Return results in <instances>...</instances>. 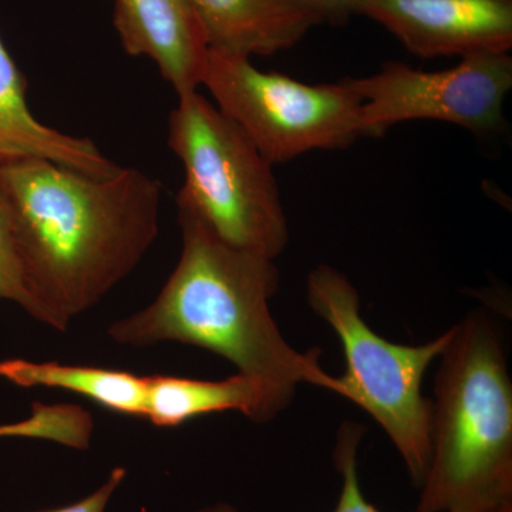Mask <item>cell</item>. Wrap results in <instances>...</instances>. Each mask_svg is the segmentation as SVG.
Segmentation results:
<instances>
[{
  "mask_svg": "<svg viewBox=\"0 0 512 512\" xmlns=\"http://www.w3.org/2000/svg\"><path fill=\"white\" fill-rule=\"evenodd\" d=\"M0 188L39 322L60 332L133 274L160 229L161 185L138 168L101 178L20 158L0 163Z\"/></svg>",
  "mask_w": 512,
  "mask_h": 512,
  "instance_id": "1",
  "label": "cell"
},
{
  "mask_svg": "<svg viewBox=\"0 0 512 512\" xmlns=\"http://www.w3.org/2000/svg\"><path fill=\"white\" fill-rule=\"evenodd\" d=\"M180 261L154 302L109 328L120 345L178 342L224 357L241 375L295 397L299 384L340 394L319 350L299 352L271 313L281 275L274 259L232 247L194 212L178 208Z\"/></svg>",
  "mask_w": 512,
  "mask_h": 512,
  "instance_id": "2",
  "label": "cell"
},
{
  "mask_svg": "<svg viewBox=\"0 0 512 512\" xmlns=\"http://www.w3.org/2000/svg\"><path fill=\"white\" fill-rule=\"evenodd\" d=\"M431 450L417 512L512 508V382L503 335L481 309L437 359Z\"/></svg>",
  "mask_w": 512,
  "mask_h": 512,
  "instance_id": "3",
  "label": "cell"
},
{
  "mask_svg": "<svg viewBox=\"0 0 512 512\" xmlns=\"http://www.w3.org/2000/svg\"><path fill=\"white\" fill-rule=\"evenodd\" d=\"M168 146L184 167L178 208L232 247L274 261L285 251L289 227L274 165L200 90L178 96Z\"/></svg>",
  "mask_w": 512,
  "mask_h": 512,
  "instance_id": "4",
  "label": "cell"
},
{
  "mask_svg": "<svg viewBox=\"0 0 512 512\" xmlns=\"http://www.w3.org/2000/svg\"><path fill=\"white\" fill-rule=\"evenodd\" d=\"M309 308L328 323L346 359L339 376L343 399L365 410L382 427L417 488L423 484L431 450V399L421 393L424 375L450 339V329L423 345H402L377 335L360 312L352 281L328 264L306 281Z\"/></svg>",
  "mask_w": 512,
  "mask_h": 512,
  "instance_id": "5",
  "label": "cell"
},
{
  "mask_svg": "<svg viewBox=\"0 0 512 512\" xmlns=\"http://www.w3.org/2000/svg\"><path fill=\"white\" fill-rule=\"evenodd\" d=\"M201 87L272 165L362 138V100L346 79L306 84L262 72L251 57L210 49Z\"/></svg>",
  "mask_w": 512,
  "mask_h": 512,
  "instance_id": "6",
  "label": "cell"
},
{
  "mask_svg": "<svg viewBox=\"0 0 512 512\" xmlns=\"http://www.w3.org/2000/svg\"><path fill=\"white\" fill-rule=\"evenodd\" d=\"M346 82L362 100V137H383L396 124L412 120L444 121L484 137L504 130L512 57L480 53L440 72L387 62L372 76L346 77Z\"/></svg>",
  "mask_w": 512,
  "mask_h": 512,
  "instance_id": "7",
  "label": "cell"
},
{
  "mask_svg": "<svg viewBox=\"0 0 512 512\" xmlns=\"http://www.w3.org/2000/svg\"><path fill=\"white\" fill-rule=\"evenodd\" d=\"M410 53L434 57L510 53L512 0H353Z\"/></svg>",
  "mask_w": 512,
  "mask_h": 512,
  "instance_id": "8",
  "label": "cell"
},
{
  "mask_svg": "<svg viewBox=\"0 0 512 512\" xmlns=\"http://www.w3.org/2000/svg\"><path fill=\"white\" fill-rule=\"evenodd\" d=\"M113 25L124 52L153 60L177 96L200 90L210 47L187 0H114Z\"/></svg>",
  "mask_w": 512,
  "mask_h": 512,
  "instance_id": "9",
  "label": "cell"
},
{
  "mask_svg": "<svg viewBox=\"0 0 512 512\" xmlns=\"http://www.w3.org/2000/svg\"><path fill=\"white\" fill-rule=\"evenodd\" d=\"M208 47L239 56H272L291 49L322 25L302 0H187Z\"/></svg>",
  "mask_w": 512,
  "mask_h": 512,
  "instance_id": "10",
  "label": "cell"
},
{
  "mask_svg": "<svg viewBox=\"0 0 512 512\" xmlns=\"http://www.w3.org/2000/svg\"><path fill=\"white\" fill-rule=\"evenodd\" d=\"M20 158H42L101 178L121 170L90 138L62 133L33 116L28 80L0 36V163Z\"/></svg>",
  "mask_w": 512,
  "mask_h": 512,
  "instance_id": "11",
  "label": "cell"
},
{
  "mask_svg": "<svg viewBox=\"0 0 512 512\" xmlns=\"http://www.w3.org/2000/svg\"><path fill=\"white\" fill-rule=\"evenodd\" d=\"M292 400L264 380L241 373L224 380L148 376L144 417L158 427H177L204 414L239 412L254 423H269Z\"/></svg>",
  "mask_w": 512,
  "mask_h": 512,
  "instance_id": "12",
  "label": "cell"
},
{
  "mask_svg": "<svg viewBox=\"0 0 512 512\" xmlns=\"http://www.w3.org/2000/svg\"><path fill=\"white\" fill-rule=\"evenodd\" d=\"M0 377L26 389L47 387L82 394L111 412L141 417L146 414L147 377L133 373L9 359L0 362Z\"/></svg>",
  "mask_w": 512,
  "mask_h": 512,
  "instance_id": "13",
  "label": "cell"
},
{
  "mask_svg": "<svg viewBox=\"0 0 512 512\" xmlns=\"http://www.w3.org/2000/svg\"><path fill=\"white\" fill-rule=\"evenodd\" d=\"M0 299L18 303L23 311L39 320V311L29 291L25 266L20 255L12 212L0 188Z\"/></svg>",
  "mask_w": 512,
  "mask_h": 512,
  "instance_id": "14",
  "label": "cell"
},
{
  "mask_svg": "<svg viewBox=\"0 0 512 512\" xmlns=\"http://www.w3.org/2000/svg\"><path fill=\"white\" fill-rule=\"evenodd\" d=\"M366 429L355 421H345L338 430L333 461L342 476V491L333 512H380L366 500L359 478V448Z\"/></svg>",
  "mask_w": 512,
  "mask_h": 512,
  "instance_id": "15",
  "label": "cell"
},
{
  "mask_svg": "<svg viewBox=\"0 0 512 512\" xmlns=\"http://www.w3.org/2000/svg\"><path fill=\"white\" fill-rule=\"evenodd\" d=\"M124 478H126V470H124L123 467H116L111 471L107 480L104 481L96 491L87 495V497L80 500L79 503L45 512H106L111 497L119 490Z\"/></svg>",
  "mask_w": 512,
  "mask_h": 512,
  "instance_id": "16",
  "label": "cell"
},
{
  "mask_svg": "<svg viewBox=\"0 0 512 512\" xmlns=\"http://www.w3.org/2000/svg\"><path fill=\"white\" fill-rule=\"evenodd\" d=\"M318 13L322 25L345 26L353 16V0H302Z\"/></svg>",
  "mask_w": 512,
  "mask_h": 512,
  "instance_id": "17",
  "label": "cell"
},
{
  "mask_svg": "<svg viewBox=\"0 0 512 512\" xmlns=\"http://www.w3.org/2000/svg\"><path fill=\"white\" fill-rule=\"evenodd\" d=\"M195 512H238L237 508L232 507L231 504L217 503L208 505V507L201 508V510Z\"/></svg>",
  "mask_w": 512,
  "mask_h": 512,
  "instance_id": "18",
  "label": "cell"
},
{
  "mask_svg": "<svg viewBox=\"0 0 512 512\" xmlns=\"http://www.w3.org/2000/svg\"><path fill=\"white\" fill-rule=\"evenodd\" d=\"M19 433V427L16 423L0 424V439L5 437H16Z\"/></svg>",
  "mask_w": 512,
  "mask_h": 512,
  "instance_id": "19",
  "label": "cell"
},
{
  "mask_svg": "<svg viewBox=\"0 0 512 512\" xmlns=\"http://www.w3.org/2000/svg\"><path fill=\"white\" fill-rule=\"evenodd\" d=\"M501 512H512V508H508V510H504V511H501Z\"/></svg>",
  "mask_w": 512,
  "mask_h": 512,
  "instance_id": "20",
  "label": "cell"
}]
</instances>
